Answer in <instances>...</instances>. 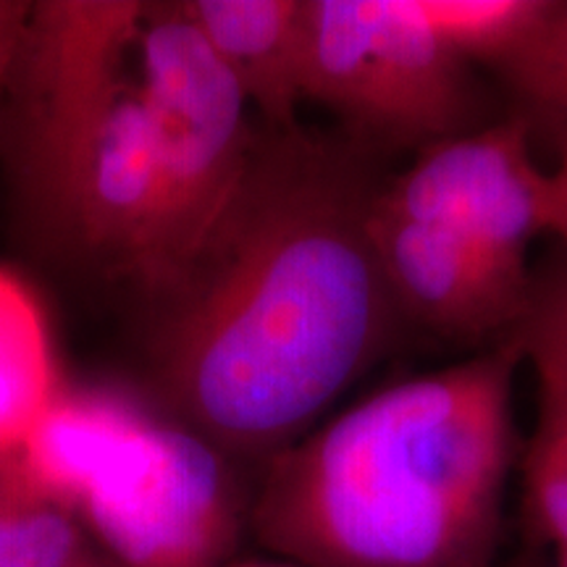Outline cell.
<instances>
[{
	"mask_svg": "<svg viewBox=\"0 0 567 567\" xmlns=\"http://www.w3.org/2000/svg\"><path fill=\"white\" fill-rule=\"evenodd\" d=\"M368 147L302 126L258 132L237 200L158 300V396L231 460H264L310 425L392 342L400 313L371 213Z\"/></svg>",
	"mask_w": 567,
	"mask_h": 567,
	"instance_id": "6da1fadb",
	"label": "cell"
},
{
	"mask_svg": "<svg viewBox=\"0 0 567 567\" xmlns=\"http://www.w3.org/2000/svg\"><path fill=\"white\" fill-rule=\"evenodd\" d=\"M520 365L507 337L363 396L268 460L247 526L297 567H492Z\"/></svg>",
	"mask_w": 567,
	"mask_h": 567,
	"instance_id": "7a4b0ae2",
	"label": "cell"
},
{
	"mask_svg": "<svg viewBox=\"0 0 567 567\" xmlns=\"http://www.w3.org/2000/svg\"><path fill=\"white\" fill-rule=\"evenodd\" d=\"M142 0L32 3L6 90L11 172L40 243L142 289L158 231L151 126L134 84Z\"/></svg>",
	"mask_w": 567,
	"mask_h": 567,
	"instance_id": "3957f363",
	"label": "cell"
},
{
	"mask_svg": "<svg viewBox=\"0 0 567 567\" xmlns=\"http://www.w3.org/2000/svg\"><path fill=\"white\" fill-rule=\"evenodd\" d=\"M116 567H224L247 523L231 457L109 386H63L13 455Z\"/></svg>",
	"mask_w": 567,
	"mask_h": 567,
	"instance_id": "277c9868",
	"label": "cell"
},
{
	"mask_svg": "<svg viewBox=\"0 0 567 567\" xmlns=\"http://www.w3.org/2000/svg\"><path fill=\"white\" fill-rule=\"evenodd\" d=\"M137 84L158 184V231L142 292L163 300L216 234L250 172L252 109L174 0L147 3Z\"/></svg>",
	"mask_w": 567,
	"mask_h": 567,
	"instance_id": "5b68a950",
	"label": "cell"
},
{
	"mask_svg": "<svg viewBox=\"0 0 567 567\" xmlns=\"http://www.w3.org/2000/svg\"><path fill=\"white\" fill-rule=\"evenodd\" d=\"M471 69L413 0H305V101L342 118L368 151H423L478 130Z\"/></svg>",
	"mask_w": 567,
	"mask_h": 567,
	"instance_id": "8992f818",
	"label": "cell"
},
{
	"mask_svg": "<svg viewBox=\"0 0 567 567\" xmlns=\"http://www.w3.org/2000/svg\"><path fill=\"white\" fill-rule=\"evenodd\" d=\"M547 174L530 151V124L509 118L423 147L384 179L379 200L457 234L492 264L530 279L528 247L547 231Z\"/></svg>",
	"mask_w": 567,
	"mask_h": 567,
	"instance_id": "52a82bcc",
	"label": "cell"
},
{
	"mask_svg": "<svg viewBox=\"0 0 567 567\" xmlns=\"http://www.w3.org/2000/svg\"><path fill=\"white\" fill-rule=\"evenodd\" d=\"M371 237L400 321L463 342L507 339L520 321L530 279L492 264L457 234L389 208L375 195Z\"/></svg>",
	"mask_w": 567,
	"mask_h": 567,
	"instance_id": "ba28073f",
	"label": "cell"
},
{
	"mask_svg": "<svg viewBox=\"0 0 567 567\" xmlns=\"http://www.w3.org/2000/svg\"><path fill=\"white\" fill-rule=\"evenodd\" d=\"M243 90L264 130L300 126L305 0H174Z\"/></svg>",
	"mask_w": 567,
	"mask_h": 567,
	"instance_id": "9c48e42d",
	"label": "cell"
},
{
	"mask_svg": "<svg viewBox=\"0 0 567 567\" xmlns=\"http://www.w3.org/2000/svg\"><path fill=\"white\" fill-rule=\"evenodd\" d=\"M63 389L38 297L0 268V460L13 457Z\"/></svg>",
	"mask_w": 567,
	"mask_h": 567,
	"instance_id": "30bf717a",
	"label": "cell"
},
{
	"mask_svg": "<svg viewBox=\"0 0 567 567\" xmlns=\"http://www.w3.org/2000/svg\"><path fill=\"white\" fill-rule=\"evenodd\" d=\"M90 557L82 523L48 499L17 460H0V567H82Z\"/></svg>",
	"mask_w": 567,
	"mask_h": 567,
	"instance_id": "8fae6325",
	"label": "cell"
},
{
	"mask_svg": "<svg viewBox=\"0 0 567 567\" xmlns=\"http://www.w3.org/2000/svg\"><path fill=\"white\" fill-rule=\"evenodd\" d=\"M551 0H413L423 24L465 63L502 69L526 45Z\"/></svg>",
	"mask_w": 567,
	"mask_h": 567,
	"instance_id": "7c38bea8",
	"label": "cell"
},
{
	"mask_svg": "<svg viewBox=\"0 0 567 567\" xmlns=\"http://www.w3.org/2000/svg\"><path fill=\"white\" fill-rule=\"evenodd\" d=\"M528 517L544 542L567 547V394H538L526 465Z\"/></svg>",
	"mask_w": 567,
	"mask_h": 567,
	"instance_id": "4fadbf2b",
	"label": "cell"
},
{
	"mask_svg": "<svg viewBox=\"0 0 567 567\" xmlns=\"http://www.w3.org/2000/svg\"><path fill=\"white\" fill-rule=\"evenodd\" d=\"M509 339L538 379V394H567V260L530 276V292Z\"/></svg>",
	"mask_w": 567,
	"mask_h": 567,
	"instance_id": "5bb4252c",
	"label": "cell"
},
{
	"mask_svg": "<svg viewBox=\"0 0 567 567\" xmlns=\"http://www.w3.org/2000/svg\"><path fill=\"white\" fill-rule=\"evenodd\" d=\"M499 71L549 122L567 116V0H551L536 32Z\"/></svg>",
	"mask_w": 567,
	"mask_h": 567,
	"instance_id": "9a60e30c",
	"label": "cell"
},
{
	"mask_svg": "<svg viewBox=\"0 0 567 567\" xmlns=\"http://www.w3.org/2000/svg\"><path fill=\"white\" fill-rule=\"evenodd\" d=\"M30 0H0V95L11 80V69L17 61L27 19H30Z\"/></svg>",
	"mask_w": 567,
	"mask_h": 567,
	"instance_id": "2e32d148",
	"label": "cell"
},
{
	"mask_svg": "<svg viewBox=\"0 0 567 567\" xmlns=\"http://www.w3.org/2000/svg\"><path fill=\"white\" fill-rule=\"evenodd\" d=\"M547 231L567 245V174L557 168L547 174Z\"/></svg>",
	"mask_w": 567,
	"mask_h": 567,
	"instance_id": "e0dca14e",
	"label": "cell"
},
{
	"mask_svg": "<svg viewBox=\"0 0 567 567\" xmlns=\"http://www.w3.org/2000/svg\"><path fill=\"white\" fill-rule=\"evenodd\" d=\"M551 130H555V140H557V172H565L567 174V116L565 118H555V122H549Z\"/></svg>",
	"mask_w": 567,
	"mask_h": 567,
	"instance_id": "ac0fdd59",
	"label": "cell"
},
{
	"mask_svg": "<svg viewBox=\"0 0 567 567\" xmlns=\"http://www.w3.org/2000/svg\"><path fill=\"white\" fill-rule=\"evenodd\" d=\"M82 567H116L113 563H109V559H101L97 555H92L87 563H84Z\"/></svg>",
	"mask_w": 567,
	"mask_h": 567,
	"instance_id": "d6986e66",
	"label": "cell"
},
{
	"mask_svg": "<svg viewBox=\"0 0 567 567\" xmlns=\"http://www.w3.org/2000/svg\"><path fill=\"white\" fill-rule=\"evenodd\" d=\"M234 567H297V565H284V563H245V565H234Z\"/></svg>",
	"mask_w": 567,
	"mask_h": 567,
	"instance_id": "ffe728a7",
	"label": "cell"
},
{
	"mask_svg": "<svg viewBox=\"0 0 567 567\" xmlns=\"http://www.w3.org/2000/svg\"><path fill=\"white\" fill-rule=\"evenodd\" d=\"M557 557H555V567H567V547H559L555 549Z\"/></svg>",
	"mask_w": 567,
	"mask_h": 567,
	"instance_id": "44dd1931",
	"label": "cell"
},
{
	"mask_svg": "<svg viewBox=\"0 0 567 567\" xmlns=\"http://www.w3.org/2000/svg\"><path fill=\"white\" fill-rule=\"evenodd\" d=\"M515 567H530V565H515Z\"/></svg>",
	"mask_w": 567,
	"mask_h": 567,
	"instance_id": "7402d4cb",
	"label": "cell"
}]
</instances>
